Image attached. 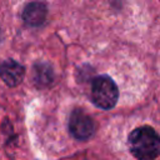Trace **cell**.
I'll list each match as a JSON object with an SVG mask.
<instances>
[{
	"label": "cell",
	"mask_w": 160,
	"mask_h": 160,
	"mask_svg": "<svg viewBox=\"0 0 160 160\" xmlns=\"http://www.w3.org/2000/svg\"><path fill=\"white\" fill-rule=\"evenodd\" d=\"M128 146L138 160H154L160 155V136L151 126H140L130 132Z\"/></svg>",
	"instance_id": "obj_1"
},
{
	"label": "cell",
	"mask_w": 160,
	"mask_h": 160,
	"mask_svg": "<svg viewBox=\"0 0 160 160\" xmlns=\"http://www.w3.org/2000/svg\"><path fill=\"white\" fill-rule=\"evenodd\" d=\"M118 98H119L118 86L110 76L100 75L92 80L91 99L98 108L109 110L115 106Z\"/></svg>",
	"instance_id": "obj_2"
},
{
	"label": "cell",
	"mask_w": 160,
	"mask_h": 160,
	"mask_svg": "<svg viewBox=\"0 0 160 160\" xmlns=\"http://www.w3.org/2000/svg\"><path fill=\"white\" fill-rule=\"evenodd\" d=\"M70 134L78 140H88L92 136L95 131V124L92 119L80 109L71 112L69 119Z\"/></svg>",
	"instance_id": "obj_3"
},
{
	"label": "cell",
	"mask_w": 160,
	"mask_h": 160,
	"mask_svg": "<svg viewBox=\"0 0 160 160\" xmlns=\"http://www.w3.org/2000/svg\"><path fill=\"white\" fill-rule=\"evenodd\" d=\"M25 75V69L15 60H5L0 65V78L8 86L19 85Z\"/></svg>",
	"instance_id": "obj_4"
},
{
	"label": "cell",
	"mask_w": 160,
	"mask_h": 160,
	"mask_svg": "<svg viewBox=\"0 0 160 160\" xmlns=\"http://www.w3.org/2000/svg\"><path fill=\"white\" fill-rule=\"evenodd\" d=\"M48 15V8L42 2H30L22 10V20L30 26H40Z\"/></svg>",
	"instance_id": "obj_5"
},
{
	"label": "cell",
	"mask_w": 160,
	"mask_h": 160,
	"mask_svg": "<svg viewBox=\"0 0 160 160\" xmlns=\"http://www.w3.org/2000/svg\"><path fill=\"white\" fill-rule=\"evenodd\" d=\"M34 81L39 86H46L52 81V70L48 64H38L34 68Z\"/></svg>",
	"instance_id": "obj_6"
}]
</instances>
